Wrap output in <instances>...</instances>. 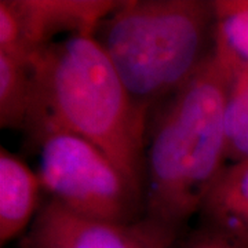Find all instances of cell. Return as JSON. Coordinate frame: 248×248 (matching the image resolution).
I'll use <instances>...</instances> for the list:
<instances>
[{"label": "cell", "mask_w": 248, "mask_h": 248, "mask_svg": "<svg viewBox=\"0 0 248 248\" xmlns=\"http://www.w3.org/2000/svg\"><path fill=\"white\" fill-rule=\"evenodd\" d=\"M211 231L248 246V161L226 166L204 200Z\"/></svg>", "instance_id": "cell-8"}, {"label": "cell", "mask_w": 248, "mask_h": 248, "mask_svg": "<svg viewBox=\"0 0 248 248\" xmlns=\"http://www.w3.org/2000/svg\"><path fill=\"white\" fill-rule=\"evenodd\" d=\"M19 248H151L133 225L80 217L53 200L40 207Z\"/></svg>", "instance_id": "cell-6"}, {"label": "cell", "mask_w": 248, "mask_h": 248, "mask_svg": "<svg viewBox=\"0 0 248 248\" xmlns=\"http://www.w3.org/2000/svg\"><path fill=\"white\" fill-rule=\"evenodd\" d=\"M213 1L124 0L94 37L142 119L203 68L215 50Z\"/></svg>", "instance_id": "cell-3"}, {"label": "cell", "mask_w": 248, "mask_h": 248, "mask_svg": "<svg viewBox=\"0 0 248 248\" xmlns=\"http://www.w3.org/2000/svg\"><path fill=\"white\" fill-rule=\"evenodd\" d=\"M231 55H213L157 109L145 142L143 205L134 229L151 248H170L226 167L225 107Z\"/></svg>", "instance_id": "cell-1"}, {"label": "cell", "mask_w": 248, "mask_h": 248, "mask_svg": "<svg viewBox=\"0 0 248 248\" xmlns=\"http://www.w3.org/2000/svg\"><path fill=\"white\" fill-rule=\"evenodd\" d=\"M182 248H248V246L218 232L210 231L189 241Z\"/></svg>", "instance_id": "cell-12"}, {"label": "cell", "mask_w": 248, "mask_h": 248, "mask_svg": "<svg viewBox=\"0 0 248 248\" xmlns=\"http://www.w3.org/2000/svg\"><path fill=\"white\" fill-rule=\"evenodd\" d=\"M117 0H0V53L29 60L61 35H95Z\"/></svg>", "instance_id": "cell-5"}, {"label": "cell", "mask_w": 248, "mask_h": 248, "mask_svg": "<svg viewBox=\"0 0 248 248\" xmlns=\"http://www.w3.org/2000/svg\"><path fill=\"white\" fill-rule=\"evenodd\" d=\"M37 172L11 152L0 151V246L21 236L35 221L40 192Z\"/></svg>", "instance_id": "cell-7"}, {"label": "cell", "mask_w": 248, "mask_h": 248, "mask_svg": "<svg viewBox=\"0 0 248 248\" xmlns=\"http://www.w3.org/2000/svg\"><path fill=\"white\" fill-rule=\"evenodd\" d=\"M231 60L232 75L225 107L226 166L248 161V65L236 61L232 55Z\"/></svg>", "instance_id": "cell-9"}, {"label": "cell", "mask_w": 248, "mask_h": 248, "mask_svg": "<svg viewBox=\"0 0 248 248\" xmlns=\"http://www.w3.org/2000/svg\"><path fill=\"white\" fill-rule=\"evenodd\" d=\"M32 98L29 60L0 53V125L24 130Z\"/></svg>", "instance_id": "cell-10"}, {"label": "cell", "mask_w": 248, "mask_h": 248, "mask_svg": "<svg viewBox=\"0 0 248 248\" xmlns=\"http://www.w3.org/2000/svg\"><path fill=\"white\" fill-rule=\"evenodd\" d=\"M32 98L25 131L37 145L71 134L105 153L143 199L146 122L97 39L75 35L29 58Z\"/></svg>", "instance_id": "cell-2"}, {"label": "cell", "mask_w": 248, "mask_h": 248, "mask_svg": "<svg viewBox=\"0 0 248 248\" xmlns=\"http://www.w3.org/2000/svg\"><path fill=\"white\" fill-rule=\"evenodd\" d=\"M215 42L236 61L248 65V0L213 1Z\"/></svg>", "instance_id": "cell-11"}, {"label": "cell", "mask_w": 248, "mask_h": 248, "mask_svg": "<svg viewBox=\"0 0 248 248\" xmlns=\"http://www.w3.org/2000/svg\"><path fill=\"white\" fill-rule=\"evenodd\" d=\"M37 145L36 172L50 200L97 221L134 225L141 218L142 195L91 142L71 134H54Z\"/></svg>", "instance_id": "cell-4"}]
</instances>
